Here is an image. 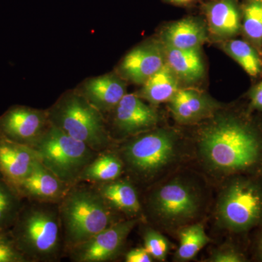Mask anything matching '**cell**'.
<instances>
[{
  "instance_id": "obj_6",
  "label": "cell",
  "mask_w": 262,
  "mask_h": 262,
  "mask_svg": "<svg viewBox=\"0 0 262 262\" xmlns=\"http://www.w3.org/2000/svg\"><path fill=\"white\" fill-rule=\"evenodd\" d=\"M177 142L171 133L158 130L139 134L121 148L124 165L139 179H146L161 170L175 156Z\"/></svg>"
},
{
  "instance_id": "obj_8",
  "label": "cell",
  "mask_w": 262,
  "mask_h": 262,
  "mask_svg": "<svg viewBox=\"0 0 262 262\" xmlns=\"http://www.w3.org/2000/svg\"><path fill=\"white\" fill-rule=\"evenodd\" d=\"M50 125L47 110L14 105L0 115V139L32 148Z\"/></svg>"
},
{
  "instance_id": "obj_27",
  "label": "cell",
  "mask_w": 262,
  "mask_h": 262,
  "mask_svg": "<svg viewBox=\"0 0 262 262\" xmlns=\"http://www.w3.org/2000/svg\"><path fill=\"white\" fill-rule=\"evenodd\" d=\"M0 262H29L18 249L10 229L0 231Z\"/></svg>"
},
{
  "instance_id": "obj_12",
  "label": "cell",
  "mask_w": 262,
  "mask_h": 262,
  "mask_svg": "<svg viewBox=\"0 0 262 262\" xmlns=\"http://www.w3.org/2000/svg\"><path fill=\"white\" fill-rule=\"evenodd\" d=\"M71 187L38 160L30 173L14 188L24 201L59 203Z\"/></svg>"
},
{
  "instance_id": "obj_34",
  "label": "cell",
  "mask_w": 262,
  "mask_h": 262,
  "mask_svg": "<svg viewBox=\"0 0 262 262\" xmlns=\"http://www.w3.org/2000/svg\"><path fill=\"white\" fill-rule=\"evenodd\" d=\"M262 2V1H261Z\"/></svg>"
},
{
  "instance_id": "obj_10",
  "label": "cell",
  "mask_w": 262,
  "mask_h": 262,
  "mask_svg": "<svg viewBox=\"0 0 262 262\" xmlns=\"http://www.w3.org/2000/svg\"><path fill=\"white\" fill-rule=\"evenodd\" d=\"M150 206L162 220L182 222L196 214L198 200L190 187L174 181L155 191L150 198Z\"/></svg>"
},
{
  "instance_id": "obj_9",
  "label": "cell",
  "mask_w": 262,
  "mask_h": 262,
  "mask_svg": "<svg viewBox=\"0 0 262 262\" xmlns=\"http://www.w3.org/2000/svg\"><path fill=\"white\" fill-rule=\"evenodd\" d=\"M138 220L130 219L116 223L67 251L75 262H106L113 260L122 251Z\"/></svg>"
},
{
  "instance_id": "obj_4",
  "label": "cell",
  "mask_w": 262,
  "mask_h": 262,
  "mask_svg": "<svg viewBox=\"0 0 262 262\" xmlns=\"http://www.w3.org/2000/svg\"><path fill=\"white\" fill-rule=\"evenodd\" d=\"M47 111L52 125L94 151H107L113 144L104 115L75 89L66 91Z\"/></svg>"
},
{
  "instance_id": "obj_23",
  "label": "cell",
  "mask_w": 262,
  "mask_h": 262,
  "mask_svg": "<svg viewBox=\"0 0 262 262\" xmlns=\"http://www.w3.org/2000/svg\"><path fill=\"white\" fill-rule=\"evenodd\" d=\"M24 204L15 188L0 176V231L11 229Z\"/></svg>"
},
{
  "instance_id": "obj_32",
  "label": "cell",
  "mask_w": 262,
  "mask_h": 262,
  "mask_svg": "<svg viewBox=\"0 0 262 262\" xmlns=\"http://www.w3.org/2000/svg\"><path fill=\"white\" fill-rule=\"evenodd\" d=\"M169 1L173 2V3H187L189 2L192 1V0H169Z\"/></svg>"
},
{
  "instance_id": "obj_20",
  "label": "cell",
  "mask_w": 262,
  "mask_h": 262,
  "mask_svg": "<svg viewBox=\"0 0 262 262\" xmlns=\"http://www.w3.org/2000/svg\"><path fill=\"white\" fill-rule=\"evenodd\" d=\"M165 43L178 49H198L206 39L203 24L185 18L170 24L164 32Z\"/></svg>"
},
{
  "instance_id": "obj_5",
  "label": "cell",
  "mask_w": 262,
  "mask_h": 262,
  "mask_svg": "<svg viewBox=\"0 0 262 262\" xmlns=\"http://www.w3.org/2000/svg\"><path fill=\"white\" fill-rule=\"evenodd\" d=\"M32 148L39 161L70 186L79 183L84 168L99 153L51 124Z\"/></svg>"
},
{
  "instance_id": "obj_22",
  "label": "cell",
  "mask_w": 262,
  "mask_h": 262,
  "mask_svg": "<svg viewBox=\"0 0 262 262\" xmlns=\"http://www.w3.org/2000/svg\"><path fill=\"white\" fill-rule=\"evenodd\" d=\"M123 168V162L118 155L108 150L102 151L84 168L79 182L96 184L111 182L121 176Z\"/></svg>"
},
{
  "instance_id": "obj_18",
  "label": "cell",
  "mask_w": 262,
  "mask_h": 262,
  "mask_svg": "<svg viewBox=\"0 0 262 262\" xmlns=\"http://www.w3.org/2000/svg\"><path fill=\"white\" fill-rule=\"evenodd\" d=\"M165 62L178 78L185 82L201 79L205 68L198 49H178L166 45Z\"/></svg>"
},
{
  "instance_id": "obj_14",
  "label": "cell",
  "mask_w": 262,
  "mask_h": 262,
  "mask_svg": "<svg viewBox=\"0 0 262 262\" xmlns=\"http://www.w3.org/2000/svg\"><path fill=\"white\" fill-rule=\"evenodd\" d=\"M113 125L123 136H137L152 128L158 120L154 108L137 94H126L114 108Z\"/></svg>"
},
{
  "instance_id": "obj_33",
  "label": "cell",
  "mask_w": 262,
  "mask_h": 262,
  "mask_svg": "<svg viewBox=\"0 0 262 262\" xmlns=\"http://www.w3.org/2000/svg\"><path fill=\"white\" fill-rule=\"evenodd\" d=\"M259 253L260 255H261V257L262 258V236L261 241H260V244H259Z\"/></svg>"
},
{
  "instance_id": "obj_1",
  "label": "cell",
  "mask_w": 262,
  "mask_h": 262,
  "mask_svg": "<svg viewBox=\"0 0 262 262\" xmlns=\"http://www.w3.org/2000/svg\"><path fill=\"white\" fill-rule=\"evenodd\" d=\"M200 150L207 163L225 173H238L256 166L262 159V139L245 122L224 117L202 131Z\"/></svg>"
},
{
  "instance_id": "obj_2",
  "label": "cell",
  "mask_w": 262,
  "mask_h": 262,
  "mask_svg": "<svg viewBox=\"0 0 262 262\" xmlns=\"http://www.w3.org/2000/svg\"><path fill=\"white\" fill-rule=\"evenodd\" d=\"M12 234L29 262H55L66 253L58 203L26 201Z\"/></svg>"
},
{
  "instance_id": "obj_13",
  "label": "cell",
  "mask_w": 262,
  "mask_h": 262,
  "mask_svg": "<svg viewBox=\"0 0 262 262\" xmlns=\"http://www.w3.org/2000/svg\"><path fill=\"white\" fill-rule=\"evenodd\" d=\"M75 89L103 115L112 113L127 94L126 81L116 72L88 77Z\"/></svg>"
},
{
  "instance_id": "obj_7",
  "label": "cell",
  "mask_w": 262,
  "mask_h": 262,
  "mask_svg": "<svg viewBox=\"0 0 262 262\" xmlns=\"http://www.w3.org/2000/svg\"><path fill=\"white\" fill-rule=\"evenodd\" d=\"M222 223L234 231H245L262 220V189L256 183L234 181L226 189L219 206Z\"/></svg>"
},
{
  "instance_id": "obj_30",
  "label": "cell",
  "mask_w": 262,
  "mask_h": 262,
  "mask_svg": "<svg viewBox=\"0 0 262 262\" xmlns=\"http://www.w3.org/2000/svg\"><path fill=\"white\" fill-rule=\"evenodd\" d=\"M152 259L145 248L131 250L125 255V261L127 262H151Z\"/></svg>"
},
{
  "instance_id": "obj_28",
  "label": "cell",
  "mask_w": 262,
  "mask_h": 262,
  "mask_svg": "<svg viewBox=\"0 0 262 262\" xmlns=\"http://www.w3.org/2000/svg\"><path fill=\"white\" fill-rule=\"evenodd\" d=\"M144 248L151 257L164 261L168 253V245L165 237L154 229H146L144 234Z\"/></svg>"
},
{
  "instance_id": "obj_25",
  "label": "cell",
  "mask_w": 262,
  "mask_h": 262,
  "mask_svg": "<svg viewBox=\"0 0 262 262\" xmlns=\"http://www.w3.org/2000/svg\"><path fill=\"white\" fill-rule=\"evenodd\" d=\"M180 245L177 257L181 261H189L209 242L203 226L195 225L183 229L179 234Z\"/></svg>"
},
{
  "instance_id": "obj_15",
  "label": "cell",
  "mask_w": 262,
  "mask_h": 262,
  "mask_svg": "<svg viewBox=\"0 0 262 262\" xmlns=\"http://www.w3.org/2000/svg\"><path fill=\"white\" fill-rule=\"evenodd\" d=\"M39 160L30 146L0 139V176L15 187Z\"/></svg>"
},
{
  "instance_id": "obj_19",
  "label": "cell",
  "mask_w": 262,
  "mask_h": 262,
  "mask_svg": "<svg viewBox=\"0 0 262 262\" xmlns=\"http://www.w3.org/2000/svg\"><path fill=\"white\" fill-rule=\"evenodd\" d=\"M178 77L165 62L161 69L151 76L137 95L153 104L170 101L179 91Z\"/></svg>"
},
{
  "instance_id": "obj_29",
  "label": "cell",
  "mask_w": 262,
  "mask_h": 262,
  "mask_svg": "<svg viewBox=\"0 0 262 262\" xmlns=\"http://www.w3.org/2000/svg\"><path fill=\"white\" fill-rule=\"evenodd\" d=\"M211 261L214 262H241L244 261L243 256L237 251L230 248L220 250L213 255Z\"/></svg>"
},
{
  "instance_id": "obj_17",
  "label": "cell",
  "mask_w": 262,
  "mask_h": 262,
  "mask_svg": "<svg viewBox=\"0 0 262 262\" xmlns=\"http://www.w3.org/2000/svg\"><path fill=\"white\" fill-rule=\"evenodd\" d=\"M170 110L176 120L189 123L210 113L213 105L210 100L192 90H179L170 100Z\"/></svg>"
},
{
  "instance_id": "obj_21",
  "label": "cell",
  "mask_w": 262,
  "mask_h": 262,
  "mask_svg": "<svg viewBox=\"0 0 262 262\" xmlns=\"http://www.w3.org/2000/svg\"><path fill=\"white\" fill-rule=\"evenodd\" d=\"M206 15L211 32L219 37H231L241 28L238 10L232 0H221L208 5Z\"/></svg>"
},
{
  "instance_id": "obj_26",
  "label": "cell",
  "mask_w": 262,
  "mask_h": 262,
  "mask_svg": "<svg viewBox=\"0 0 262 262\" xmlns=\"http://www.w3.org/2000/svg\"><path fill=\"white\" fill-rule=\"evenodd\" d=\"M245 33L255 42L262 41V2L253 1L245 9Z\"/></svg>"
},
{
  "instance_id": "obj_16",
  "label": "cell",
  "mask_w": 262,
  "mask_h": 262,
  "mask_svg": "<svg viewBox=\"0 0 262 262\" xmlns=\"http://www.w3.org/2000/svg\"><path fill=\"white\" fill-rule=\"evenodd\" d=\"M94 185L115 211H120L131 217L141 211L137 192L128 181L117 179Z\"/></svg>"
},
{
  "instance_id": "obj_24",
  "label": "cell",
  "mask_w": 262,
  "mask_h": 262,
  "mask_svg": "<svg viewBox=\"0 0 262 262\" xmlns=\"http://www.w3.org/2000/svg\"><path fill=\"white\" fill-rule=\"evenodd\" d=\"M224 50L252 77H256L262 71V63L257 53L249 44L239 39L225 43Z\"/></svg>"
},
{
  "instance_id": "obj_11",
  "label": "cell",
  "mask_w": 262,
  "mask_h": 262,
  "mask_svg": "<svg viewBox=\"0 0 262 262\" xmlns=\"http://www.w3.org/2000/svg\"><path fill=\"white\" fill-rule=\"evenodd\" d=\"M161 48L154 41L136 46L122 58L117 73L126 82L142 85L165 64V53Z\"/></svg>"
},
{
  "instance_id": "obj_3",
  "label": "cell",
  "mask_w": 262,
  "mask_h": 262,
  "mask_svg": "<svg viewBox=\"0 0 262 262\" xmlns=\"http://www.w3.org/2000/svg\"><path fill=\"white\" fill-rule=\"evenodd\" d=\"M58 211L66 253L118 222L115 210L92 184L72 186L58 203Z\"/></svg>"
},
{
  "instance_id": "obj_31",
  "label": "cell",
  "mask_w": 262,
  "mask_h": 262,
  "mask_svg": "<svg viewBox=\"0 0 262 262\" xmlns=\"http://www.w3.org/2000/svg\"><path fill=\"white\" fill-rule=\"evenodd\" d=\"M251 98L253 106L262 111V82L253 89Z\"/></svg>"
}]
</instances>
